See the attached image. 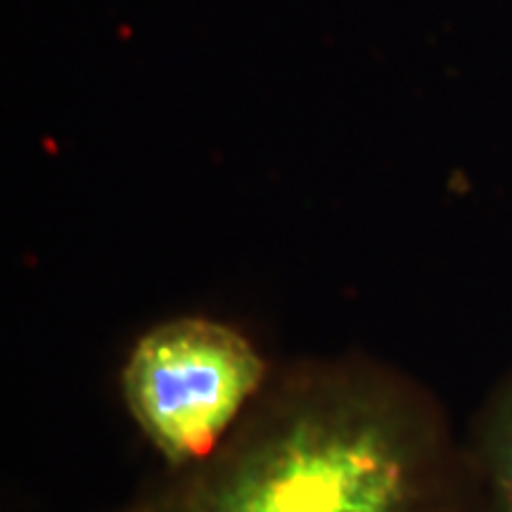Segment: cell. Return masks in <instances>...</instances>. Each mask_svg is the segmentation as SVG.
I'll list each match as a JSON object with an SVG mask.
<instances>
[{"instance_id": "3957f363", "label": "cell", "mask_w": 512, "mask_h": 512, "mask_svg": "<svg viewBox=\"0 0 512 512\" xmlns=\"http://www.w3.org/2000/svg\"><path fill=\"white\" fill-rule=\"evenodd\" d=\"M482 512H512V361L463 434Z\"/></svg>"}, {"instance_id": "6da1fadb", "label": "cell", "mask_w": 512, "mask_h": 512, "mask_svg": "<svg viewBox=\"0 0 512 512\" xmlns=\"http://www.w3.org/2000/svg\"><path fill=\"white\" fill-rule=\"evenodd\" d=\"M114 512H482L444 401L361 351L278 363L230 437Z\"/></svg>"}, {"instance_id": "7a4b0ae2", "label": "cell", "mask_w": 512, "mask_h": 512, "mask_svg": "<svg viewBox=\"0 0 512 512\" xmlns=\"http://www.w3.org/2000/svg\"><path fill=\"white\" fill-rule=\"evenodd\" d=\"M275 366L238 325L200 313L166 318L128 349L121 403L162 470H183L230 437Z\"/></svg>"}]
</instances>
